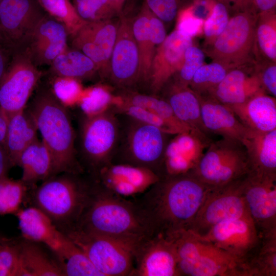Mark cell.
<instances>
[{
	"instance_id": "obj_23",
	"label": "cell",
	"mask_w": 276,
	"mask_h": 276,
	"mask_svg": "<svg viewBox=\"0 0 276 276\" xmlns=\"http://www.w3.org/2000/svg\"><path fill=\"white\" fill-rule=\"evenodd\" d=\"M263 92L265 93L255 74L254 65L246 64L229 70L223 79L205 95L231 106L243 103Z\"/></svg>"
},
{
	"instance_id": "obj_55",
	"label": "cell",
	"mask_w": 276,
	"mask_h": 276,
	"mask_svg": "<svg viewBox=\"0 0 276 276\" xmlns=\"http://www.w3.org/2000/svg\"><path fill=\"white\" fill-rule=\"evenodd\" d=\"M8 119L0 108V144L4 145L5 139Z\"/></svg>"
},
{
	"instance_id": "obj_46",
	"label": "cell",
	"mask_w": 276,
	"mask_h": 276,
	"mask_svg": "<svg viewBox=\"0 0 276 276\" xmlns=\"http://www.w3.org/2000/svg\"><path fill=\"white\" fill-rule=\"evenodd\" d=\"M194 0H144L149 10L164 22L173 21L178 12Z\"/></svg>"
},
{
	"instance_id": "obj_9",
	"label": "cell",
	"mask_w": 276,
	"mask_h": 276,
	"mask_svg": "<svg viewBox=\"0 0 276 276\" xmlns=\"http://www.w3.org/2000/svg\"><path fill=\"white\" fill-rule=\"evenodd\" d=\"M208 147L196 167L191 171L205 184L219 187L248 173L246 149L240 142L222 137L212 142Z\"/></svg>"
},
{
	"instance_id": "obj_49",
	"label": "cell",
	"mask_w": 276,
	"mask_h": 276,
	"mask_svg": "<svg viewBox=\"0 0 276 276\" xmlns=\"http://www.w3.org/2000/svg\"><path fill=\"white\" fill-rule=\"evenodd\" d=\"M254 70L264 91L276 97V64L264 59L257 60Z\"/></svg>"
},
{
	"instance_id": "obj_20",
	"label": "cell",
	"mask_w": 276,
	"mask_h": 276,
	"mask_svg": "<svg viewBox=\"0 0 276 276\" xmlns=\"http://www.w3.org/2000/svg\"><path fill=\"white\" fill-rule=\"evenodd\" d=\"M68 38L64 26L45 13L24 50L38 67L50 65L68 47Z\"/></svg>"
},
{
	"instance_id": "obj_34",
	"label": "cell",
	"mask_w": 276,
	"mask_h": 276,
	"mask_svg": "<svg viewBox=\"0 0 276 276\" xmlns=\"http://www.w3.org/2000/svg\"><path fill=\"white\" fill-rule=\"evenodd\" d=\"M94 178L108 177L122 180L143 193L156 183L160 177L147 168L126 164H110L101 169Z\"/></svg>"
},
{
	"instance_id": "obj_24",
	"label": "cell",
	"mask_w": 276,
	"mask_h": 276,
	"mask_svg": "<svg viewBox=\"0 0 276 276\" xmlns=\"http://www.w3.org/2000/svg\"><path fill=\"white\" fill-rule=\"evenodd\" d=\"M200 102L203 124L210 133L240 142L251 130L244 125L227 105L208 95H197Z\"/></svg>"
},
{
	"instance_id": "obj_43",
	"label": "cell",
	"mask_w": 276,
	"mask_h": 276,
	"mask_svg": "<svg viewBox=\"0 0 276 276\" xmlns=\"http://www.w3.org/2000/svg\"><path fill=\"white\" fill-rule=\"evenodd\" d=\"M109 107L117 113L129 116L141 122L156 126L166 133L172 135L181 133L170 123L143 108L118 103H112Z\"/></svg>"
},
{
	"instance_id": "obj_5",
	"label": "cell",
	"mask_w": 276,
	"mask_h": 276,
	"mask_svg": "<svg viewBox=\"0 0 276 276\" xmlns=\"http://www.w3.org/2000/svg\"><path fill=\"white\" fill-rule=\"evenodd\" d=\"M80 174L63 173L43 181L35 191L36 207L44 212L56 225L73 227L79 220L87 202L91 181Z\"/></svg>"
},
{
	"instance_id": "obj_48",
	"label": "cell",
	"mask_w": 276,
	"mask_h": 276,
	"mask_svg": "<svg viewBox=\"0 0 276 276\" xmlns=\"http://www.w3.org/2000/svg\"><path fill=\"white\" fill-rule=\"evenodd\" d=\"M176 18L175 29L183 35L192 38L203 30L204 19L196 15L192 4L181 10Z\"/></svg>"
},
{
	"instance_id": "obj_8",
	"label": "cell",
	"mask_w": 276,
	"mask_h": 276,
	"mask_svg": "<svg viewBox=\"0 0 276 276\" xmlns=\"http://www.w3.org/2000/svg\"><path fill=\"white\" fill-rule=\"evenodd\" d=\"M258 14L254 6L235 12L223 31L206 51L213 62L228 70L250 63L255 55Z\"/></svg>"
},
{
	"instance_id": "obj_15",
	"label": "cell",
	"mask_w": 276,
	"mask_h": 276,
	"mask_svg": "<svg viewBox=\"0 0 276 276\" xmlns=\"http://www.w3.org/2000/svg\"><path fill=\"white\" fill-rule=\"evenodd\" d=\"M45 13L38 0H1L0 30L14 51L25 49Z\"/></svg>"
},
{
	"instance_id": "obj_37",
	"label": "cell",
	"mask_w": 276,
	"mask_h": 276,
	"mask_svg": "<svg viewBox=\"0 0 276 276\" xmlns=\"http://www.w3.org/2000/svg\"><path fill=\"white\" fill-rule=\"evenodd\" d=\"M60 261L64 276H103L72 241Z\"/></svg>"
},
{
	"instance_id": "obj_16",
	"label": "cell",
	"mask_w": 276,
	"mask_h": 276,
	"mask_svg": "<svg viewBox=\"0 0 276 276\" xmlns=\"http://www.w3.org/2000/svg\"><path fill=\"white\" fill-rule=\"evenodd\" d=\"M119 17L86 22L71 39L72 47L83 53L96 64L100 79L105 81L117 35Z\"/></svg>"
},
{
	"instance_id": "obj_12",
	"label": "cell",
	"mask_w": 276,
	"mask_h": 276,
	"mask_svg": "<svg viewBox=\"0 0 276 276\" xmlns=\"http://www.w3.org/2000/svg\"><path fill=\"white\" fill-rule=\"evenodd\" d=\"M244 177L213 187L197 212L190 230L203 236L221 222L249 215L242 192Z\"/></svg>"
},
{
	"instance_id": "obj_53",
	"label": "cell",
	"mask_w": 276,
	"mask_h": 276,
	"mask_svg": "<svg viewBox=\"0 0 276 276\" xmlns=\"http://www.w3.org/2000/svg\"><path fill=\"white\" fill-rule=\"evenodd\" d=\"M13 167L4 145L0 144V180L7 177V173Z\"/></svg>"
},
{
	"instance_id": "obj_22",
	"label": "cell",
	"mask_w": 276,
	"mask_h": 276,
	"mask_svg": "<svg viewBox=\"0 0 276 276\" xmlns=\"http://www.w3.org/2000/svg\"><path fill=\"white\" fill-rule=\"evenodd\" d=\"M15 215L26 240L44 243L58 258L63 255L70 240L41 210L36 206L20 209Z\"/></svg>"
},
{
	"instance_id": "obj_3",
	"label": "cell",
	"mask_w": 276,
	"mask_h": 276,
	"mask_svg": "<svg viewBox=\"0 0 276 276\" xmlns=\"http://www.w3.org/2000/svg\"><path fill=\"white\" fill-rule=\"evenodd\" d=\"M27 108L51 153L53 176L82 173L84 170L78 158L76 133L68 108L56 98L48 84L39 83Z\"/></svg>"
},
{
	"instance_id": "obj_33",
	"label": "cell",
	"mask_w": 276,
	"mask_h": 276,
	"mask_svg": "<svg viewBox=\"0 0 276 276\" xmlns=\"http://www.w3.org/2000/svg\"><path fill=\"white\" fill-rule=\"evenodd\" d=\"M113 103L139 106L146 109L170 123L181 133L189 132L190 129L174 115L169 104L157 96L135 90H117Z\"/></svg>"
},
{
	"instance_id": "obj_56",
	"label": "cell",
	"mask_w": 276,
	"mask_h": 276,
	"mask_svg": "<svg viewBox=\"0 0 276 276\" xmlns=\"http://www.w3.org/2000/svg\"><path fill=\"white\" fill-rule=\"evenodd\" d=\"M0 48H6L14 51L0 30Z\"/></svg>"
},
{
	"instance_id": "obj_6",
	"label": "cell",
	"mask_w": 276,
	"mask_h": 276,
	"mask_svg": "<svg viewBox=\"0 0 276 276\" xmlns=\"http://www.w3.org/2000/svg\"><path fill=\"white\" fill-rule=\"evenodd\" d=\"M119 136L117 113L110 107L93 116L81 113L76 146L79 161L94 176L111 164Z\"/></svg>"
},
{
	"instance_id": "obj_14",
	"label": "cell",
	"mask_w": 276,
	"mask_h": 276,
	"mask_svg": "<svg viewBox=\"0 0 276 276\" xmlns=\"http://www.w3.org/2000/svg\"><path fill=\"white\" fill-rule=\"evenodd\" d=\"M242 192L259 235L276 234V176L247 174L243 178Z\"/></svg>"
},
{
	"instance_id": "obj_51",
	"label": "cell",
	"mask_w": 276,
	"mask_h": 276,
	"mask_svg": "<svg viewBox=\"0 0 276 276\" xmlns=\"http://www.w3.org/2000/svg\"><path fill=\"white\" fill-rule=\"evenodd\" d=\"M225 5L228 8L235 12L244 10L253 6L252 0H218Z\"/></svg>"
},
{
	"instance_id": "obj_26",
	"label": "cell",
	"mask_w": 276,
	"mask_h": 276,
	"mask_svg": "<svg viewBox=\"0 0 276 276\" xmlns=\"http://www.w3.org/2000/svg\"><path fill=\"white\" fill-rule=\"evenodd\" d=\"M227 106L251 130L267 132L276 129L275 97L263 92L243 103Z\"/></svg>"
},
{
	"instance_id": "obj_52",
	"label": "cell",
	"mask_w": 276,
	"mask_h": 276,
	"mask_svg": "<svg viewBox=\"0 0 276 276\" xmlns=\"http://www.w3.org/2000/svg\"><path fill=\"white\" fill-rule=\"evenodd\" d=\"M257 14L275 12L276 0H252Z\"/></svg>"
},
{
	"instance_id": "obj_25",
	"label": "cell",
	"mask_w": 276,
	"mask_h": 276,
	"mask_svg": "<svg viewBox=\"0 0 276 276\" xmlns=\"http://www.w3.org/2000/svg\"><path fill=\"white\" fill-rule=\"evenodd\" d=\"M242 144L247 154L248 174L276 176V129L267 132L251 130Z\"/></svg>"
},
{
	"instance_id": "obj_31",
	"label": "cell",
	"mask_w": 276,
	"mask_h": 276,
	"mask_svg": "<svg viewBox=\"0 0 276 276\" xmlns=\"http://www.w3.org/2000/svg\"><path fill=\"white\" fill-rule=\"evenodd\" d=\"M240 267L242 276H276V234L260 235L259 243Z\"/></svg>"
},
{
	"instance_id": "obj_21",
	"label": "cell",
	"mask_w": 276,
	"mask_h": 276,
	"mask_svg": "<svg viewBox=\"0 0 276 276\" xmlns=\"http://www.w3.org/2000/svg\"><path fill=\"white\" fill-rule=\"evenodd\" d=\"M166 101L176 118L188 127L190 132L210 144V132L204 127L197 94L190 87L169 80L157 96Z\"/></svg>"
},
{
	"instance_id": "obj_60",
	"label": "cell",
	"mask_w": 276,
	"mask_h": 276,
	"mask_svg": "<svg viewBox=\"0 0 276 276\" xmlns=\"http://www.w3.org/2000/svg\"><path fill=\"white\" fill-rule=\"evenodd\" d=\"M1 0H0V2H1Z\"/></svg>"
},
{
	"instance_id": "obj_4",
	"label": "cell",
	"mask_w": 276,
	"mask_h": 276,
	"mask_svg": "<svg viewBox=\"0 0 276 276\" xmlns=\"http://www.w3.org/2000/svg\"><path fill=\"white\" fill-rule=\"evenodd\" d=\"M117 114L119 136L111 164L141 167L163 176L166 149L175 135L127 114Z\"/></svg>"
},
{
	"instance_id": "obj_11",
	"label": "cell",
	"mask_w": 276,
	"mask_h": 276,
	"mask_svg": "<svg viewBox=\"0 0 276 276\" xmlns=\"http://www.w3.org/2000/svg\"><path fill=\"white\" fill-rule=\"evenodd\" d=\"M42 76L26 50L13 52L0 82V108L7 118L27 107Z\"/></svg>"
},
{
	"instance_id": "obj_28",
	"label": "cell",
	"mask_w": 276,
	"mask_h": 276,
	"mask_svg": "<svg viewBox=\"0 0 276 276\" xmlns=\"http://www.w3.org/2000/svg\"><path fill=\"white\" fill-rule=\"evenodd\" d=\"M150 10L143 2L137 14L132 19L133 34L139 56V74L136 90L145 93L153 59L157 47L152 40L149 28Z\"/></svg>"
},
{
	"instance_id": "obj_2",
	"label": "cell",
	"mask_w": 276,
	"mask_h": 276,
	"mask_svg": "<svg viewBox=\"0 0 276 276\" xmlns=\"http://www.w3.org/2000/svg\"><path fill=\"white\" fill-rule=\"evenodd\" d=\"M213 188L200 181L191 171L165 175L137 202L151 221L156 233L168 236L190 229Z\"/></svg>"
},
{
	"instance_id": "obj_19",
	"label": "cell",
	"mask_w": 276,
	"mask_h": 276,
	"mask_svg": "<svg viewBox=\"0 0 276 276\" xmlns=\"http://www.w3.org/2000/svg\"><path fill=\"white\" fill-rule=\"evenodd\" d=\"M192 45V38L176 29L166 36L156 49L145 93L158 95L166 83L181 67L185 52Z\"/></svg>"
},
{
	"instance_id": "obj_17",
	"label": "cell",
	"mask_w": 276,
	"mask_h": 276,
	"mask_svg": "<svg viewBox=\"0 0 276 276\" xmlns=\"http://www.w3.org/2000/svg\"><path fill=\"white\" fill-rule=\"evenodd\" d=\"M199 237L232 256L238 262L239 267L260 239L250 215L221 222Z\"/></svg>"
},
{
	"instance_id": "obj_45",
	"label": "cell",
	"mask_w": 276,
	"mask_h": 276,
	"mask_svg": "<svg viewBox=\"0 0 276 276\" xmlns=\"http://www.w3.org/2000/svg\"><path fill=\"white\" fill-rule=\"evenodd\" d=\"M229 19V10L224 4L215 1L203 25L204 34L212 43L225 29Z\"/></svg>"
},
{
	"instance_id": "obj_36",
	"label": "cell",
	"mask_w": 276,
	"mask_h": 276,
	"mask_svg": "<svg viewBox=\"0 0 276 276\" xmlns=\"http://www.w3.org/2000/svg\"><path fill=\"white\" fill-rule=\"evenodd\" d=\"M45 13L62 24L71 39L86 22L70 0H38Z\"/></svg>"
},
{
	"instance_id": "obj_32",
	"label": "cell",
	"mask_w": 276,
	"mask_h": 276,
	"mask_svg": "<svg viewBox=\"0 0 276 276\" xmlns=\"http://www.w3.org/2000/svg\"><path fill=\"white\" fill-rule=\"evenodd\" d=\"M19 245V276H64L60 264L52 260L34 242Z\"/></svg>"
},
{
	"instance_id": "obj_30",
	"label": "cell",
	"mask_w": 276,
	"mask_h": 276,
	"mask_svg": "<svg viewBox=\"0 0 276 276\" xmlns=\"http://www.w3.org/2000/svg\"><path fill=\"white\" fill-rule=\"evenodd\" d=\"M50 75L70 77L80 81L99 76L94 62L79 50L67 48L49 65Z\"/></svg>"
},
{
	"instance_id": "obj_59",
	"label": "cell",
	"mask_w": 276,
	"mask_h": 276,
	"mask_svg": "<svg viewBox=\"0 0 276 276\" xmlns=\"http://www.w3.org/2000/svg\"><path fill=\"white\" fill-rule=\"evenodd\" d=\"M114 0H111V1L113 3L114 5Z\"/></svg>"
},
{
	"instance_id": "obj_41",
	"label": "cell",
	"mask_w": 276,
	"mask_h": 276,
	"mask_svg": "<svg viewBox=\"0 0 276 276\" xmlns=\"http://www.w3.org/2000/svg\"><path fill=\"white\" fill-rule=\"evenodd\" d=\"M228 71L215 62L203 64L194 75L189 86L198 95H207L223 79Z\"/></svg>"
},
{
	"instance_id": "obj_35",
	"label": "cell",
	"mask_w": 276,
	"mask_h": 276,
	"mask_svg": "<svg viewBox=\"0 0 276 276\" xmlns=\"http://www.w3.org/2000/svg\"><path fill=\"white\" fill-rule=\"evenodd\" d=\"M259 59L276 61L275 12L258 14L255 27V56ZM259 59H257L259 60Z\"/></svg>"
},
{
	"instance_id": "obj_58",
	"label": "cell",
	"mask_w": 276,
	"mask_h": 276,
	"mask_svg": "<svg viewBox=\"0 0 276 276\" xmlns=\"http://www.w3.org/2000/svg\"><path fill=\"white\" fill-rule=\"evenodd\" d=\"M6 239L0 238V244L6 241Z\"/></svg>"
},
{
	"instance_id": "obj_50",
	"label": "cell",
	"mask_w": 276,
	"mask_h": 276,
	"mask_svg": "<svg viewBox=\"0 0 276 276\" xmlns=\"http://www.w3.org/2000/svg\"><path fill=\"white\" fill-rule=\"evenodd\" d=\"M149 18L151 37L154 43L157 47L164 41L167 36L166 29L163 21L150 10Z\"/></svg>"
},
{
	"instance_id": "obj_57",
	"label": "cell",
	"mask_w": 276,
	"mask_h": 276,
	"mask_svg": "<svg viewBox=\"0 0 276 276\" xmlns=\"http://www.w3.org/2000/svg\"><path fill=\"white\" fill-rule=\"evenodd\" d=\"M126 0H114V4L119 16L122 13L123 8Z\"/></svg>"
},
{
	"instance_id": "obj_40",
	"label": "cell",
	"mask_w": 276,
	"mask_h": 276,
	"mask_svg": "<svg viewBox=\"0 0 276 276\" xmlns=\"http://www.w3.org/2000/svg\"><path fill=\"white\" fill-rule=\"evenodd\" d=\"M50 76L48 85L58 101L67 108L77 106L84 88L81 81L70 77Z\"/></svg>"
},
{
	"instance_id": "obj_27",
	"label": "cell",
	"mask_w": 276,
	"mask_h": 276,
	"mask_svg": "<svg viewBox=\"0 0 276 276\" xmlns=\"http://www.w3.org/2000/svg\"><path fill=\"white\" fill-rule=\"evenodd\" d=\"M4 146L13 166H17L22 152L38 139L37 128L28 108L7 117Z\"/></svg>"
},
{
	"instance_id": "obj_10",
	"label": "cell",
	"mask_w": 276,
	"mask_h": 276,
	"mask_svg": "<svg viewBox=\"0 0 276 276\" xmlns=\"http://www.w3.org/2000/svg\"><path fill=\"white\" fill-rule=\"evenodd\" d=\"M85 254L103 276H131L134 249L125 243L76 228L64 233Z\"/></svg>"
},
{
	"instance_id": "obj_13",
	"label": "cell",
	"mask_w": 276,
	"mask_h": 276,
	"mask_svg": "<svg viewBox=\"0 0 276 276\" xmlns=\"http://www.w3.org/2000/svg\"><path fill=\"white\" fill-rule=\"evenodd\" d=\"M139 74V56L132 28V19L119 16L116 40L105 81L117 90H136Z\"/></svg>"
},
{
	"instance_id": "obj_54",
	"label": "cell",
	"mask_w": 276,
	"mask_h": 276,
	"mask_svg": "<svg viewBox=\"0 0 276 276\" xmlns=\"http://www.w3.org/2000/svg\"><path fill=\"white\" fill-rule=\"evenodd\" d=\"M14 51L6 48H0V82L9 64Z\"/></svg>"
},
{
	"instance_id": "obj_47",
	"label": "cell",
	"mask_w": 276,
	"mask_h": 276,
	"mask_svg": "<svg viewBox=\"0 0 276 276\" xmlns=\"http://www.w3.org/2000/svg\"><path fill=\"white\" fill-rule=\"evenodd\" d=\"M19 245L6 240L0 244V276H19Z\"/></svg>"
},
{
	"instance_id": "obj_39",
	"label": "cell",
	"mask_w": 276,
	"mask_h": 276,
	"mask_svg": "<svg viewBox=\"0 0 276 276\" xmlns=\"http://www.w3.org/2000/svg\"><path fill=\"white\" fill-rule=\"evenodd\" d=\"M113 97L107 86L97 84L84 88L77 106L84 115L97 114L110 106Z\"/></svg>"
},
{
	"instance_id": "obj_1",
	"label": "cell",
	"mask_w": 276,
	"mask_h": 276,
	"mask_svg": "<svg viewBox=\"0 0 276 276\" xmlns=\"http://www.w3.org/2000/svg\"><path fill=\"white\" fill-rule=\"evenodd\" d=\"M72 228L120 240L132 247L135 251L143 243L157 234L137 201L126 200L93 178L86 206Z\"/></svg>"
},
{
	"instance_id": "obj_18",
	"label": "cell",
	"mask_w": 276,
	"mask_h": 276,
	"mask_svg": "<svg viewBox=\"0 0 276 276\" xmlns=\"http://www.w3.org/2000/svg\"><path fill=\"white\" fill-rule=\"evenodd\" d=\"M134 261L131 276H179L175 244L160 234L154 235L136 249Z\"/></svg>"
},
{
	"instance_id": "obj_29",
	"label": "cell",
	"mask_w": 276,
	"mask_h": 276,
	"mask_svg": "<svg viewBox=\"0 0 276 276\" xmlns=\"http://www.w3.org/2000/svg\"><path fill=\"white\" fill-rule=\"evenodd\" d=\"M22 169L21 180L27 186L53 176V159L41 140L37 139L21 153L17 163Z\"/></svg>"
},
{
	"instance_id": "obj_44",
	"label": "cell",
	"mask_w": 276,
	"mask_h": 276,
	"mask_svg": "<svg viewBox=\"0 0 276 276\" xmlns=\"http://www.w3.org/2000/svg\"><path fill=\"white\" fill-rule=\"evenodd\" d=\"M204 58V53L200 49L193 45L189 47L185 52L181 67L170 79L180 84L189 86L194 75L203 64Z\"/></svg>"
},
{
	"instance_id": "obj_38",
	"label": "cell",
	"mask_w": 276,
	"mask_h": 276,
	"mask_svg": "<svg viewBox=\"0 0 276 276\" xmlns=\"http://www.w3.org/2000/svg\"><path fill=\"white\" fill-rule=\"evenodd\" d=\"M27 190L21 179L7 176L0 180V215H15L21 209Z\"/></svg>"
},
{
	"instance_id": "obj_42",
	"label": "cell",
	"mask_w": 276,
	"mask_h": 276,
	"mask_svg": "<svg viewBox=\"0 0 276 276\" xmlns=\"http://www.w3.org/2000/svg\"><path fill=\"white\" fill-rule=\"evenodd\" d=\"M73 3L79 16L86 22L120 16L111 0H73Z\"/></svg>"
},
{
	"instance_id": "obj_7",
	"label": "cell",
	"mask_w": 276,
	"mask_h": 276,
	"mask_svg": "<svg viewBox=\"0 0 276 276\" xmlns=\"http://www.w3.org/2000/svg\"><path fill=\"white\" fill-rule=\"evenodd\" d=\"M174 242L179 276H241L238 262L190 229L168 236Z\"/></svg>"
}]
</instances>
